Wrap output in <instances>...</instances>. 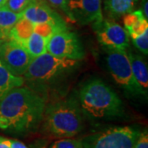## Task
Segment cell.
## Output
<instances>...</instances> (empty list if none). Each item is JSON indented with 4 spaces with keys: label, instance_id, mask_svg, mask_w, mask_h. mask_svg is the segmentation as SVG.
<instances>
[{
    "label": "cell",
    "instance_id": "cell-1",
    "mask_svg": "<svg viewBox=\"0 0 148 148\" xmlns=\"http://www.w3.org/2000/svg\"><path fill=\"white\" fill-rule=\"evenodd\" d=\"M45 106V97L32 88L12 89L0 100V130L18 136L36 132Z\"/></svg>",
    "mask_w": 148,
    "mask_h": 148
},
{
    "label": "cell",
    "instance_id": "cell-2",
    "mask_svg": "<svg viewBox=\"0 0 148 148\" xmlns=\"http://www.w3.org/2000/svg\"><path fill=\"white\" fill-rule=\"evenodd\" d=\"M83 115L93 120L114 119L124 115V106L116 92L98 78L86 82L79 90Z\"/></svg>",
    "mask_w": 148,
    "mask_h": 148
},
{
    "label": "cell",
    "instance_id": "cell-3",
    "mask_svg": "<svg viewBox=\"0 0 148 148\" xmlns=\"http://www.w3.org/2000/svg\"><path fill=\"white\" fill-rule=\"evenodd\" d=\"M41 128L51 138H73L84 128V115L74 97L54 101L45 106Z\"/></svg>",
    "mask_w": 148,
    "mask_h": 148
},
{
    "label": "cell",
    "instance_id": "cell-4",
    "mask_svg": "<svg viewBox=\"0 0 148 148\" xmlns=\"http://www.w3.org/2000/svg\"><path fill=\"white\" fill-rule=\"evenodd\" d=\"M79 66V60L58 58L45 52L32 58L23 77L30 88L40 93L46 86L66 78Z\"/></svg>",
    "mask_w": 148,
    "mask_h": 148
},
{
    "label": "cell",
    "instance_id": "cell-5",
    "mask_svg": "<svg viewBox=\"0 0 148 148\" xmlns=\"http://www.w3.org/2000/svg\"><path fill=\"white\" fill-rule=\"evenodd\" d=\"M107 69L113 79L123 90L133 97H146L147 94L138 84L133 77L127 50L106 49Z\"/></svg>",
    "mask_w": 148,
    "mask_h": 148
},
{
    "label": "cell",
    "instance_id": "cell-6",
    "mask_svg": "<svg viewBox=\"0 0 148 148\" xmlns=\"http://www.w3.org/2000/svg\"><path fill=\"white\" fill-rule=\"evenodd\" d=\"M141 131L132 126H116L87 136L84 148H133Z\"/></svg>",
    "mask_w": 148,
    "mask_h": 148
},
{
    "label": "cell",
    "instance_id": "cell-7",
    "mask_svg": "<svg viewBox=\"0 0 148 148\" xmlns=\"http://www.w3.org/2000/svg\"><path fill=\"white\" fill-rule=\"evenodd\" d=\"M47 52L58 58L79 61L86 55L79 37L69 29L56 32L49 39Z\"/></svg>",
    "mask_w": 148,
    "mask_h": 148
},
{
    "label": "cell",
    "instance_id": "cell-8",
    "mask_svg": "<svg viewBox=\"0 0 148 148\" xmlns=\"http://www.w3.org/2000/svg\"><path fill=\"white\" fill-rule=\"evenodd\" d=\"M92 29L103 48L119 50H127L129 48L130 38L127 31L114 20L104 18L92 24Z\"/></svg>",
    "mask_w": 148,
    "mask_h": 148
},
{
    "label": "cell",
    "instance_id": "cell-9",
    "mask_svg": "<svg viewBox=\"0 0 148 148\" xmlns=\"http://www.w3.org/2000/svg\"><path fill=\"white\" fill-rule=\"evenodd\" d=\"M27 49L12 40H6L0 45V62L13 75L23 77L32 61Z\"/></svg>",
    "mask_w": 148,
    "mask_h": 148
},
{
    "label": "cell",
    "instance_id": "cell-10",
    "mask_svg": "<svg viewBox=\"0 0 148 148\" xmlns=\"http://www.w3.org/2000/svg\"><path fill=\"white\" fill-rule=\"evenodd\" d=\"M21 13L23 18L34 24L49 23L60 32L69 29L63 16L49 5L45 0H33Z\"/></svg>",
    "mask_w": 148,
    "mask_h": 148
},
{
    "label": "cell",
    "instance_id": "cell-11",
    "mask_svg": "<svg viewBox=\"0 0 148 148\" xmlns=\"http://www.w3.org/2000/svg\"><path fill=\"white\" fill-rule=\"evenodd\" d=\"M69 8L75 21L82 25H92L104 19L101 0H69Z\"/></svg>",
    "mask_w": 148,
    "mask_h": 148
},
{
    "label": "cell",
    "instance_id": "cell-12",
    "mask_svg": "<svg viewBox=\"0 0 148 148\" xmlns=\"http://www.w3.org/2000/svg\"><path fill=\"white\" fill-rule=\"evenodd\" d=\"M123 25L129 38L140 36L148 31L147 18L145 17L142 10L132 11L124 15Z\"/></svg>",
    "mask_w": 148,
    "mask_h": 148
},
{
    "label": "cell",
    "instance_id": "cell-13",
    "mask_svg": "<svg viewBox=\"0 0 148 148\" xmlns=\"http://www.w3.org/2000/svg\"><path fill=\"white\" fill-rule=\"evenodd\" d=\"M133 77L144 92L147 94L148 90V69L147 62L144 58L131 50L127 51Z\"/></svg>",
    "mask_w": 148,
    "mask_h": 148
},
{
    "label": "cell",
    "instance_id": "cell-14",
    "mask_svg": "<svg viewBox=\"0 0 148 148\" xmlns=\"http://www.w3.org/2000/svg\"><path fill=\"white\" fill-rule=\"evenodd\" d=\"M139 0H106L105 12L111 20H116L134 11Z\"/></svg>",
    "mask_w": 148,
    "mask_h": 148
},
{
    "label": "cell",
    "instance_id": "cell-15",
    "mask_svg": "<svg viewBox=\"0 0 148 148\" xmlns=\"http://www.w3.org/2000/svg\"><path fill=\"white\" fill-rule=\"evenodd\" d=\"M25 84L23 77H18L11 73L0 62V100L9 91Z\"/></svg>",
    "mask_w": 148,
    "mask_h": 148
},
{
    "label": "cell",
    "instance_id": "cell-16",
    "mask_svg": "<svg viewBox=\"0 0 148 148\" xmlns=\"http://www.w3.org/2000/svg\"><path fill=\"white\" fill-rule=\"evenodd\" d=\"M34 27L35 24L32 23V21L25 18H21L12 28L8 40H14L25 47L27 39L34 32Z\"/></svg>",
    "mask_w": 148,
    "mask_h": 148
},
{
    "label": "cell",
    "instance_id": "cell-17",
    "mask_svg": "<svg viewBox=\"0 0 148 148\" xmlns=\"http://www.w3.org/2000/svg\"><path fill=\"white\" fill-rule=\"evenodd\" d=\"M21 18H23L21 12H14L4 6L0 8V39L8 40L12 28Z\"/></svg>",
    "mask_w": 148,
    "mask_h": 148
},
{
    "label": "cell",
    "instance_id": "cell-18",
    "mask_svg": "<svg viewBox=\"0 0 148 148\" xmlns=\"http://www.w3.org/2000/svg\"><path fill=\"white\" fill-rule=\"evenodd\" d=\"M48 41L49 38H45L36 32H33L31 36L27 39L25 48L32 58H34L47 52Z\"/></svg>",
    "mask_w": 148,
    "mask_h": 148
},
{
    "label": "cell",
    "instance_id": "cell-19",
    "mask_svg": "<svg viewBox=\"0 0 148 148\" xmlns=\"http://www.w3.org/2000/svg\"><path fill=\"white\" fill-rule=\"evenodd\" d=\"M49 148H84L82 141L73 138H61L53 142Z\"/></svg>",
    "mask_w": 148,
    "mask_h": 148
},
{
    "label": "cell",
    "instance_id": "cell-20",
    "mask_svg": "<svg viewBox=\"0 0 148 148\" xmlns=\"http://www.w3.org/2000/svg\"><path fill=\"white\" fill-rule=\"evenodd\" d=\"M50 6L60 10L71 21H75L74 16L69 8V0H45Z\"/></svg>",
    "mask_w": 148,
    "mask_h": 148
},
{
    "label": "cell",
    "instance_id": "cell-21",
    "mask_svg": "<svg viewBox=\"0 0 148 148\" xmlns=\"http://www.w3.org/2000/svg\"><path fill=\"white\" fill-rule=\"evenodd\" d=\"M58 32H60V31H58L57 27L53 26L52 24L45 23V22L37 23V24H35V27H34V32L49 39L52 36L54 33Z\"/></svg>",
    "mask_w": 148,
    "mask_h": 148
},
{
    "label": "cell",
    "instance_id": "cell-22",
    "mask_svg": "<svg viewBox=\"0 0 148 148\" xmlns=\"http://www.w3.org/2000/svg\"><path fill=\"white\" fill-rule=\"evenodd\" d=\"M135 47L140 50L143 54L147 55L148 53V31L144 32L140 36L130 37Z\"/></svg>",
    "mask_w": 148,
    "mask_h": 148
},
{
    "label": "cell",
    "instance_id": "cell-23",
    "mask_svg": "<svg viewBox=\"0 0 148 148\" xmlns=\"http://www.w3.org/2000/svg\"><path fill=\"white\" fill-rule=\"evenodd\" d=\"M33 0H7L4 7L16 13H21Z\"/></svg>",
    "mask_w": 148,
    "mask_h": 148
},
{
    "label": "cell",
    "instance_id": "cell-24",
    "mask_svg": "<svg viewBox=\"0 0 148 148\" xmlns=\"http://www.w3.org/2000/svg\"><path fill=\"white\" fill-rule=\"evenodd\" d=\"M133 148H148V134L147 130L141 132Z\"/></svg>",
    "mask_w": 148,
    "mask_h": 148
},
{
    "label": "cell",
    "instance_id": "cell-25",
    "mask_svg": "<svg viewBox=\"0 0 148 148\" xmlns=\"http://www.w3.org/2000/svg\"><path fill=\"white\" fill-rule=\"evenodd\" d=\"M11 148H29L27 145L16 139H10Z\"/></svg>",
    "mask_w": 148,
    "mask_h": 148
},
{
    "label": "cell",
    "instance_id": "cell-26",
    "mask_svg": "<svg viewBox=\"0 0 148 148\" xmlns=\"http://www.w3.org/2000/svg\"><path fill=\"white\" fill-rule=\"evenodd\" d=\"M0 148H11L10 139L0 137Z\"/></svg>",
    "mask_w": 148,
    "mask_h": 148
},
{
    "label": "cell",
    "instance_id": "cell-27",
    "mask_svg": "<svg viewBox=\"0 0 148 148\" xmlns=\"http://www.w3.org/2000/svg\"><path fill=\"white\" fill-rule=\"evenodd\" d=\"M6 1H7V0H0V8H2V7L4 6Z\"/></svg>",
    "mask_w": 148,
    "mask_h": 148
},
{
    "label": "cell",
    "instance_id": "cell-28",
    "mask_svg": "<svg viewBox=\"0 0 148 148\" xmlns=\"http://www.w3.org/2000/svg\"><path fill=\"white\" fill-rule=\"evenodd\" d=\"M4 40H3V39H0V45H1V44H2V43L3 42V41H4Z\"/></svg>",
    "mask_w": 148,
    "mask_h": 148
}]
</instances>
